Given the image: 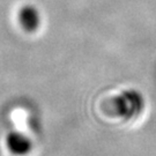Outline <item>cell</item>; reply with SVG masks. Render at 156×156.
<instances>
[{"instance_id":"obj_2","label":"cell","mask_w":156,"mask_h":156,"mask_svg":"<svg viewBox=\"0 0 156 156\" xmlns=\"http://www.w3.org/2000/svg\"><path fill=\"white\" fill-rule=\"evenodd\" d=\"M6 147L15 156H26L33 148V141L22 132L13 131L6 136Z\"/></svg>"},{"instance_id":"obj_3","label":"cell","mask_w":156,"mask_h":156,"mask_svg":"<svg viewBox=\"0 0 156 156\" xmlns=\"http://www.w3.org/2000/svg\"><path fill=\"white\" fill-rule=\"evenodd\" d=\"M19 21L26 31H36L41 26V14L39 11L31 5H26L19 12Z\"/></svg>"},{"instance_id":"obj_1","label":"cell","mask_w":156,"mask_h":156,"mask_svg":"<svg viewBox=\"0 0 156 156\" xmlns=\"http://www.w3.org/2000/svg\"><path fill=\"white\" fill-rule=\"evenodd\" d=\"M145 108L144 96L138 90L127 89L115 96L112 100V109L117 117L132 119L138 117Z\"/></svg>"}]
</instances>
